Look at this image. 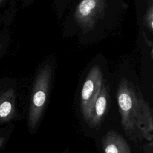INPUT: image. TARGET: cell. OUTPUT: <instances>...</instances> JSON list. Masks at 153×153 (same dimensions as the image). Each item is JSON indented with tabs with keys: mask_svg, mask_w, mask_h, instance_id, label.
<instances>
[{
	"mask_svg": "<svg viewBox=\"0 0 153 153\" xmlns=\"http://www.w3.org/2000/svg\"><path fill=\"white\" fill-rule=\"evenodd\" d=\"M141 97L126 78L121 79L118 86L117 99L123 128L130 139L139 137L136 123L140 112Z\"/></svg>",
	"mask_w": 153,
	"mask_h": 153,
	"instance_id": "1",
	"label": "cell"
},
{
	"mask_svg": "<svg viewBox=\"0 0 153 153\" xmlns=\"http://www.w3.org/2000/svg\"><path fill=\"white\" fill-rule=\"evenodd\" d=\"M51 76V68L47 63L40 69L36 77L28 117L29 125L32 128L35 127L42 114L48 94Z\"/></svg>",
	"mask_w": 153,
	"mask_h": 153,
	"instance_id": "2",
	"label": "cell"
},
{
	"mask_svg": "<svg viewBox=\"0 0 153 153\" xmlns=\"http://www.w3.org/2000/svg\"><path fill=\"white\" fill-rule=\"evenodd\" d=\"M109 4L107 0H80L73 13V20L82 33L96 27L100 18L103 19Z\"/></svg>",
	"mask_w": 153,
	"mask_h": 153,
	"instance_id": "3",
	"label": "cell"
},
{
	"mask_svg": "<svg viewBox=\"0 0 153 153\" xmlns=\"http://www.w3.org/2000/svg\"><path fill=\"white\" fill-rule=\"evenodd\" d=\"M103 73L98 65L90 70L84 82L80 96V108L84 120L88 123L91 110L103 85Z\"/></svg>",
	"mask_w": 153,
	"mask_h": 153,
	"instance_id": "4",
	"label": "cell"
},
{
	"mask_svg": "<svg viewBox=\"0 0 153 153\" xmlns=\"http://www.w3.org/2000/svg\"><path fill=\"white\" fill-rule=\"evenodd\" d=\"M109 100L110 99L107 87L103 84L88 121L90 126L96 127L102 123L108 112Z\"/></svg>",
	"mask_w": 153,
	"mask_h": 153,
	"instance_id": "5",
	"label": "cell"
},
{
	"mask_svg": "<svg viewBox=\"0 0 153 153\" xmlns=\"http://www.w3.org/2000/svg\"><path fill=\"white\" fill-rule=\"evenodd\" d=\"M104 153H131V148L123 136L114 130H109L102 139Z\"/></svg>",
	"mask_w": 153,
	"mask_h": 153,
	"instance_id": "6",
	"label": "cell"
},
{
	"mask_svg": "<svg viewBox=\"0 0 153 153\" xmlns=\"http://www.w3.org/2000/svg\"><path fill=\"white\" fill-rule=\"evenodd\" d=\"M14 112V94L10 90L0 97V120H7Z\"/></svg>",
	"mask_w": 153,
	"mask_h": 153,
	"instance_id": "7",
	"label": "cell"
},
{
	"mask_svg": "<svg viewBox=\"0 0 153 153\" xmlns=\"http://www.w3.org/2000/svg\"><path fill=\"white\" fill-rule=\"evenodd\" d=\"M143 25L152 33L153 30V4L148 5V8L143 17Z\"/></svg>",
	"mask_w": 153,
	"mask_h": 153,
	"instance_id": "8",
	"label": "cell"
},
{
	"mask_svg": "<svg viewBox=\"0 0 153 153\" xmlns=\"http://www.w3.org/2000/svg\"><path fill=\"white\" fill-rule=\"evenodd\" d=\"M148 1V5L153 4V0H147Z\"/></svg>",
	"mask_w": 153,
	"mask_h": 153,
	"instance_id": "9",
	"label": "cell"
},
{
	"mask_svg": "<svg viewBox=\"0 0 153 153\" xmlns=\"http://www.w3.org/2000/svg\"><path fill=\"white\" fill-rule=\"evenodd\" d=\"M3 142H4V139H3L2 137H0V146H1V145L2 144Z\"/></svg>",
	"mask_w": 153,
	"mask_h": 153,
	"instance_id": "10",
	"label": "cell"
},
{
	"mask_svg": "<svg viewBox=\"0 0 153 153\" xmlns=\"http://www.w3.org/2000/svg\"><path fill=\"white\" fill-rule=\"evenodd\" d=\"M2 1H3V0H0V4H1V3L2 2Z\"/></svg>",
	"mask_w": 153,
	"mask_h": 153,
	"instance_id": "11",
	"label": "cell"
},
{
	"mask_svg": "<svg viewBox=\"0 0 153 153\" xmlns=\"http://www.w3.org/2000/svg\"><path fill=\"white\" fill-rule=\"evenodd\" d=\"M1 45L0 44V49H1Z\"/></svg>",
	"mask_w": 153,
	"mask_h": 153,
	"instance_id": "12",
	"label": "cell"
}]
</instances>
